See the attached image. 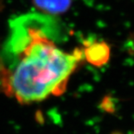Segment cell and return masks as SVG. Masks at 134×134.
<instances>
[{"label": "cell", "instance_id": "cell-3", "mask_svg": "<svg viewBox=\"0 0 134 134\" xmlns=\"http://www.w3.org/2000/svg\"><path fill=\"white\" fill-rule=\"evenodd\" d=\"M35 6L44 13L60 14L71 7V0H32Z\"/></svg>", "mask_w": 134, "mask_h": 134}, {"label": "cell", "instance_id": "cell-1", "mask_svg": "<svg viewBox=\"0 0 134 134\" xmlns=\"http://www.w3.org/2000/svg\"><path fill=\"white\" fill-rule=\"evenodd\" d=\"M38 17L25 15L12 21L9 48L17 57L9 77L12 94L22 104H31L65 92L84 53L60 49L43 31Z\"/></svg>", "mask_w": 134, "mask_h": 134}, {"label": "cell", "instance_id": "cell-2", "mask_svg": "<svg viewBox=\"0 0 134 134\" xmlns=\"http://www.w3.org/2000/svg\"><path fill=\"white\" fill-rule=\"evenodd\" d=\"M84 57L95 65H102L110 57V48L104 42L92 43L84 51Z\"/></svg>", "mask_w": 134, "mask_h": 134}]
</instances>
